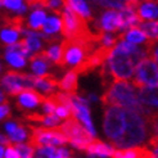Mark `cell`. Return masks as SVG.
<instances>
[{"mask_svg":"<svg viewBox=\"0 0 158 158\" xmlns=\"http://www.w3.org/2000/svg\"><path fill=\"white\" fill-rule=\"evenodd\" d=\"M103 106H117L132 112H136L141 116H149L154 109L144 107L138 98L136 88L127 80H114L106 88L104 94L100 98Z\"/></svg>","mask_w":158,"mask_h":158,"instance_id":"obj_1","label":"cell"},{"mask_svg":"<svg viewBox=\"0 0 158 158\" xmlns=\"http://www.w3.org/2000/svg\"><path fill=\"white\" fill-rule=\"evenodd\" d=\"M125 116H126V126L122 135L110 143V145L116 147L117 149L143 144L148 135V127H147L148 122L144 116L126 108H125Z\"/></svg>","mask_w":158,"mask_h":158,"instance_id":"obj_2","label":"cell"},{"mask_svg":"<svg viewBox=\"0 0 158 158\" xmlns=\"http://www.w3.org/2000/svg\"><path fill=\"white\" fill-rule=\"evenodd\" d=\"M98 43L94 40H81V39H64L60 44L59 58L55 62L59 68H73L82 62L97 48Z\"/></svg>","mask_w":158,"mask_h":158,"instance_id":"obj_3","label":"cell"},{"mask_svg":"<svg viewBox=\"0 0 158 158\" xmlns=\"http://www.w3.org/2000/svg\"><path fill=\"white\" fill-rule=\"evenodd\" d=\"M59 17L60 32L64 39H81V40L95 41L93 31L88 26V21L82 18L78 13H76L67 3H64V6H63Z\"/></svg>","mask_w":158,"mask_h":158,"instance_id":"obj_4","label":"cell"},{"mask_svg":"<svg viewBox=\"0 0 158 158\" xmlns=\"http://www.w3.org/2000/svg\"><path fill=\"white\" fill-rule=\"evenodd\" d=\"M58 127L68 138V141L72 144V147L81 152H85L86 147H88L91 141L95 140L94 136L89 132V130L84 127L75 116L66 118V121L60 123Z\"/></svg>","mask_w":158,"mask_h":158,"instance_id":"obj_5","label":"cell"},{"mask_svg":"<svg viewBox=\"0 0 158 158\" xmlns=\"http://www.w3.org/2000/svg\"><path fill=\"white\" fill-rule=\"evenodd\" d=\"M27 127L31 130V135L28 138V144L31 147L39 149L40 147L44 145H64L68 141V138L60 131V129L58 126L55 127H44V126H40V127H36V126L28 125Z\"/></svg>","mask_w":158,"mask_h":158,"instance_id":"obj_6","label":"cell"},{"mask_svg":"<svg viewBox=\"0 0 158 158\" xmlns=\"http://www.w3.org/2000/svg\"><path fill=\"white\" fill-rule=\"evenodd\" d=\"M104 118H103V130L108 140L112 143L118 139L125 130L126 116L125 108L117 106H103Z\"/></svg>","mask_w":158,"mask_h":158,"instance_id":"obj_7","label":"cell"},{"mask_svg":"<svg viewBox=\"0 0 158 158\" xmlns=\"http://www.w3.org/2000/svg\"><path fill=\"white\" fill-rule=\"evenodd\" d=\"M130 80L136 89H140L143 86L158 85V63L151 55L144 57L135 66L134 75Z\"/></svg>","mask_w":158,"mask_h":158,"instance_id":"obj_8","label":"cell"},{"mask_svg":"<svg viewBox=\"0 0 158 158\" xmlns=\"http://www.w3.org/2000/svg\"><path fill=\"white\" fill-rule=\"evenodd\" d=\"M35 77L19 71H8V72L0 78V86L9 94L14 97L25 89V88H35Z\"/></svg>","mask_w":158,"mask_h":158,"instance_id":"obj_9","label":"cell"},{"mask_svg":"<svg viewBox=\"0 0 158 158\" xmlns=\"http://www.w3.org/2000/svg\"><path fill=\"white\" fill-rule=\"evenodd\" d=\"M91 23L94 25L95 32H118L121 27L120 12H116V9L106 10L100 19H94Z\"/></svg>","mask_w":158,"mask_h":158,"instance_id":"obj_10","label":"cell"},{"mask_svg":"<svg viewBox=\"0 0 158 158\" xmlns=\"http://www.w3.org/2000/svg\"><path fill=\"white\" fill-rule=\"evenodd\" d=\"M97 8H109V9H130L138 12L141 0H86Z\"/></svg>","mask_w":158,"mask_h":158,"instance_id":"obj_11","label":"cell"},{"mask_svg":"<svg viewBox=\"0 0 158 158\" xmlns=\"http://www.w3.org/2000/svg\"><path fill=\"white\" fill-rule=\"evenodd\" d=\"M18 95L19 97L17 102V108L19 110H23L25 108H34L39 104H41L45 99V95L34 90V88H25Z\"/></svg>","mask_w":158,"mask_h":158,"instance_id":"obj_12","label":"cell"},{"mask_svg":"<svg viewBox=\"0 0 158 158\" xmlns=\"http://www.w3.org/2000/svg\"><path fill=\"white\" fill-rule=\"evenodd\" d=\"M116 158H154V153L147 147H129L122 149H114L113 156Z\"/></svg>","mask_w":158,"mask_h":158,"instance_id":"obj_13","label":"cell"},{"mask_svg":"<svg viewBox=\"0 0 158 158\" xmlns=\"http://www.w3.org/2000/svg\"><path fill=\"white\" fill-rule=\"evenodd\" d=\"M138 90V98L141 104L152 109H158V85L143 86Z\"/></svg>","mask_w":158,"mask_h":158,"instance_id":"obj_14","label":"cell"},{"mask_svg":"<svg viewBox=\"0 0 158 158\" xmlns=\"http://www.w3.org/2000/svg\"><path fill=\"white\" fill-rule=\"evenodd\" d=\"M85 152L89 154V157H112L114 149L103 141L95 139L86 147Z\"/></svg>","mask_w":158,"mask_h":158,"instance_id":"obj_15","label":"cell"},{"mask_svg":"<svg viewBox=\"0 0 158 158\" xmlns=\"http://www.w3.org/2000/svg\"><path fill=\"white\" fill-rule=\"evenodd\" d=\"M58 80L54 77L53 73H44L41 76H36L35 77V88L39 90H41L44 94L50 95L52 93H54V89L57 88Z\"/></svg>","mask_w":158,"mask_h":158,"instance_id":"obj_16","label":"cell"},{"mask_svg":"<svg viewBox=\"0 0 158 158\" xmlns=\"http://www.w3.org/2000/svg\"><path fill=\"white\" fill-rule=\"evenodd\" d=\"M77 73L73 69H69L68 72L58 81V88L64 93H76L77 91Z\"/></svg>","mask_w":158,"mask_h":158,"instance_id":"obj_17","label":"cell"},{"mask_svg":"<svg viewBox=\"0 0 158 158\" xmlns=\"http://www.w3.org/2000/svg\"><path fill=\"white\" fill-rule=\"evenodd\" d=\"M63 2L67 3L76 13L80 14L82 18H85L86 21H88V23H91L94 19H95L93 17L90 8H89L88 4H86L85 0H63Z\"/></svg>","mask_w":158,"mask_h":158,"instance_id":"obj_18","label":"cell"},{"mask_svg":"<svg viewBox=\"0 0 158 158\" xmlns=\"http://www.w3.org/2000/svg\"><path fill=\"white\" fill-rule=\"evenodd\" d=\"M138 14L143 21H152L158 17V5L153 2H144V4H140Z\"/></svg>","mask_w":158,"mask_h":158,"instance_id":"obj_19","label":"cell"},{"mask_svg":"<svg viewBox=\"0 0 158 158\" xmlns=\"http://www.w3.org/2000/svg\"><path fill=\"white\" fill-rule=\"evenodd\" d=\"M45 21V12L43 9H36L27 22V28L35 31H43V23Z\"/></svg>","mask_w":158,"mask_h":158,"instance_id":"obj_20","label":"cell"},{"mask_svg":"<svg viewBox=\"0 0 158 158\" xmlns=\"http://www.w3.org/2000/svg\"><path fill=\"white\" fill-rule=\"evenodd\" d=\"M147 39H148L147 35L138 27L130 28V30H127V32L125 31V34H123V40H127L134 44H141L143 41H145Z\"/></svg>","mask_w":158,"mask_h":158,"instance_id":"obj_21","label":"cell"},{"mask_svg":"<svg viewBox=\"0 0 158 158\" xmlns=\"http://www.w3.org/2000/svg\"><path fill=\"white\" fill-rule=\"evenodd\" d=\"M138 28H140L143 31L148 39H153V40L158 41V21H153V22H144L143 21L138 26Z\"/></svg>","mask_w":158,"mask_h":158,"instance_id":"obj_22","label":"cell"},{"mask_svg":"<svg viewBox=\"0 0 158 158\" xmlns=\"http://www.w3.org/2000/svg\"><path fill=\"white\" fill-rule=\"evenodd\" d=\"M4 58H5V60L9 63L10 66L17 67V68H21V67H23V66L26 64V60H25V58H23V55L18 54V53L8 52V53L5 54Z\"/></svg>","mask_w":158,"mask_h":158,"instance_id":"obj_23","label":"cell"},{"mask_svg":"<svg viewBox=\"0 0 158 158\" xmlns=\"http://www.w3.org/2000/svg\"><path fill=\"white\" fill-rule=\"evenodd\" d=\"M58 30H60V19L50 17L48 19H45L43 23V31L46 34H55Z\"/></svg>","mask_w":158,"mask_h":158,"instance_id":"obj_24","label":"cell"},{"mask_svg":"<svg viewBox=\"0 0 158 158\" xmlns=\"http://www.w3.org/2000/svg\"><path fill=\"white\" fill-rule=\"evenodd\" d=\"M13 148L19 153V157H25V158L35 157V148L31 147L30 144L15 143V144H13Z\"/></svg>","mask_w":158,"mask_h":158,"instance_id":"obj_25","label":"cell"},{"mask_svg":"<svg viewBox=\"0 0 158 158\" xmlns=\"http://www.w3.org/2000/svg\"><path fill=\"white\" fill-rule=\"evenodd\" d=\"M9 136H10L9 139H10L12 143H22V141L27 138V131L25 129V126H23L22 123H18V127L15 129L13 132H10Z\"/></svg>","mask_w":158,"mask_h":158,"instance_id":"obj_26","label":"cell"},{"mask_svg":"<svg viewBox=\"0 0 158 158\" xmlns=\"http://www.w3.org/2000/svg\"><path fill=\"white\" fill-rule=\"evenodd\" d=\"M18 34L17 31H14L12 28H3L0 31V39L5 43V44H13L18 40Z\"/></svg>","mask_w":158,"mask_h":158,"instance_id":"obj_27","label":"cell"},{"mask_svg":"<svg viewBox=\"0 0 158 158\" xmlns=\"http://www.w3.org/2000/svg\"><path fill=\"white\" fill-rule=\"evenodd\" d=\"M53 67L52 64H49V63H46L44 60H40V59H35L32 60V64H31V68H32V71L35 72L36 76H41L46 72V69Z\"/></svg>","mask_w":158,"mask_h":158,"instance_id":"obj_28","label":"cell"},{"mask_svg":"<svg viewBox=\"0 0 158 158\" xmlns=\"http://www.w3.org/2000/svg\"><path fill=\"white\" fill-rule=\"evenodd\" d=\"M25 41H26V45H27L30 53H32V52L35 53L41 48V41L39 40L37 36H27L25 39Z\"/></svg>","mask_w":158,"mask_h":158,"instance_id":"obj_29","label":"cell"},{"mask_svg":"<svg viewBox=\"0 0 158 158\" xmlns=\"http://www.w3.org/2000/svg\"><path fill=\"white\" fill-rule=\"evenodd\" d=\"M59 52H60V48L58 45H50V48L46 50V54H48V57L50 58V60L54 62V64H55V62H57V59L59 58Z\"/></svg>","mask_w":158,"mask_h":158,"instance_id":"obj_30","label":"cell"},{"mask_svg":"<svg viewBox=\"0 0 158 158\" xmlns=\"http://www.w3.org/2000/svg\"><path fill=\"white\" fill-rule=\"evenodd\" d=\"M23 0H4V6L6 9H10V10H17L19 9V6L22 5Z\"/></svg>","mask_w":158,"mask_h":158,"instance_id":"obj_31","label":"cell"},{"mask_svg":"<svg viewBox=\"0 0 158 158\" xmlns=\"http://www.w3.org/2000/svg\"><path fill=\"white\" fill-rule=\"evenodd\" d=\"M9 103H3L0 104V120H6L10 118V108L8 106Z\"/></svg>","mask_w":158,"mask_h":158,"instance_id":"obj_32","label":"cell"},{"mask_svg":"<svg viewBox=\"0 0 158 158\" xmlns=\"http://www.w3.org/2000/svg\"><path fill=\"white\" fill-rule=\"evenodd\" d=\"M72 156H73V152L67 151L64 148H57V151H55V158H68Z\"/></svg>","mask_w":158,"mask_h":158,"instance_id":"obj_33","label":"cell"},{"mask_svg":"<svg viewBox=\"0 0 158 158\" xmlns=\"http://www.w3.org/2000/svg\"><path fill=\"white\" fill-rule=\"evenodd\" d=\"M4 157H6V158H18L19 153L13 148V145H10V147L6 148V151L4 153Z\"/></svg>","mask_w":158,"mask_h":158,"instance_id":"obj_34","label":"cell"},{"mask_svg":"<svg viewBox=\"0 0 158 158\" xmlns=\"http://www.w3.org/2000/svg\"><path fill=\"white\" fill-rule=\"evenodd\" d=\"M18 123H19V121L17 120V121H15V122H8L6 125H5V130H6V132H13L15 129H17L18 127Z\"/></svg>","mask_w":158,"mask_h":158,"instance_id":"obj_35","label":"cell"},{"mask_svg":"<svg viewBox=\"0 0 158 158\" xmlns=\"http://www.w3.org/2000/svg\"><path fill=\"white\" fill-rule=\"evenodd\" d=\"M0 144H2V145H8V147L13 145V143L10 141V139H8L5 135H0Z\"/></svg>","mask_w":158,"mask_h":158,"instance_id":"obj_36","label":"cell"},{"mask_svg":"<svg viewBox=\"0 0 158 158\" xmlns=\"http://www.w3.org/2000/svg\"><path fill=\"white\" fill-rule=\"evenodd\" d=\"M151 57L158 63V48H153V50H152V53H151Z\"/></svg>","mask_w":158,"mask_h":158,"instance_id":"obj_37","label":"cell"},{"mask_svg":"<svg viewBox=\"0 0 158 158\" xmlns=\"http://www.w3.org/2000/svg\"><path fill=\"white\" fill-rule=\"evenodd\" d=\"M2 103H8V100L5 99V97H4V94H3V91L0 90V104Z\"/></svg>","mask_w":158,"mask_h":158,"instance_id":"obj_38","label":"cell"},{"mask_svg":"<svg viewBox=\"0 0 158 158\" xmlns=\"http://www.w3.org/2000/svg\"><path fill=\"white\" fill-rule=\"evenodd\" d=\"M4 157V149H3V145L0 144V158Z\"/></svg>","mask_w":158,"mask_h":158,"instance_id":"obj_39","label":"cell"},{"mask_svg":"<svg viewBox=\"0 0 158 158\" xmlns=\"http://www.w3.org/2000/svg\"><path fill=\"white\" fill-rule=\"evenodd\" d=\"M153 153H154V156L158 158V145H157V147H154V152H153Z\"/></svg>","mask_w":158,"mask_h":158,"instance_id":"obj_40","label":"cell"},{"mask_svg":"<svg viewBox=\"0 0 158 158\" xmlns=\"http://www.w3.org/2000/svg\"><path fill=\"white\" fill-rule=\"evenodd\" d=\"M141 2H153V3H158V0H141Z\"/></svg>","mask_w":158,"mask_h":158,"instance_id":"obj_41","label":"cell"},{"mask_svg":"<svg viewBox=\"0 0 158 158\" xmlns=\"http://www.w3.org/2000/svg\"><path fill=\"white\" fill-rule=\"evenodd\" d=\"M0 71H2V64H0Z\"/></svg>","mask_w":158,"mask_h":158,"instance_id":"obj_42","label":"cell"},{"mask_svg":"<svg viewBox=\"0 0 158 158\" xmlns=\"http://www.w3.org/2000/svg\"><path fill=\"white\" fill-rule=\"evenodd\" d=\"M0 26H2V25H0Z\"/></svg>","mask_w":158,"mask_h":158,"instance_id":"obj_43","label":"cell"}]
</instances>
